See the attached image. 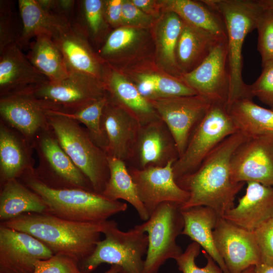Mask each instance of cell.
I'll use <instances>...</instances> for the list:
<instances>
[{"instance_id": "21", "label": "cell", "mask_w": 273, "mask_h": 273, "mask_svg": "<svg viewBox=\"0 0 273 273\" xmlns=\"http://www.w3.org/2000/svg\"><path fill=\"white\" fill-rule=\"evenodd\" d=\"M102 125L108 141V156L129 161L141 125L138 121L108 99L103 111Z\"/></svg>"}, {"instance_id": "35", "label": "cell", "mask_w": 273, "mask_h": 273, "mask_svg": "<svg viewBox=\"0 0 273 273\" xmlns=\"http://www.w3.org/2000/svg\"><path fill=\"white\" fill-rule=\"evenodd\" d=\"M182 19L172 12L166 13L159 27L158 38L160 56L170 69L180 73L176 59V50L182 27Z\"/></svg>"}, {"instance_id": "29", "label": "cell", "mask_w": 273, "mask_h": 273, "mask_svg": "<svg viewBox=\"0 0 273 273\" xmlns=\"http://www.w3.org/2000/svg\"><path fill=\"white\" fill-rule=\"evenodd\" d=\"M1 187V222L25 213L47 212V206L41 198L19 179L10 180Z\"/></svg>"}, {"instance_id": "34", "label": "cell", "mask_w": 273, "mask_h": 273, "mask_svg": "<svg viewBox=\"0 0 273 273\" xmlns=\"http://www.w3.org/2000/svg\"><path fill=\"white\" fill-rule=\"evenodd\" d=\"M108 101V97L107 96L75 111L53 112L84 124L93 142L106 152L108 141L102 128V116L103 109Z\"/></svg>"}, {"instance_id": "2", "label": "cell", "mask_w": 273, "mask_h": 273, "mask_svg": "<svg viewBox=\"0 0 273 273\" xmlns=\"http://www.w3.org/2000/svg\"><path fill=\"white\" fill-rule=\"evenodd\" d=\"M116 222H85L48 213H25L0 225L27 233L43 243L54 254L70 256L79 264L95 250L102 234Z\"/></svg>"}, {"instance_id": "33", "label": "cell", "mask_w": 273, "mask_h": 273, "mask_svg": "<svg viewBox=\"0 0 273 273\" xmlns=\"http://www.w3.org/2000/svg\"><path fill=\"white\" fill-rule=\"evenodd\" d=\"M138 79L136 87L149 101L197 95L183 79L153 73L140 74Z\"/></svg>"}, {"instance_id": "4", "label": "cell", "mask_w": 273, "mask_h": 273, "mask_svg": "<svg viewBox=\"0 0 273 273\" xmlns=\"http://www.w3.org/2000/svg\"><path fill=\"white\" fill-rule=\"evenodd\" d=\"M203 1L220 15L225 26L231 78L227 107L239 100H252L248 85L242 77V48L247 34L256 29L263 9L257 0Z\"/></svg>"}, {"instance_id": "40", "label": "cell", "mask_w": 273, "mask_h": 273, "mask_svg": "<svg viewBox=\"0 0 273 273\" xmlns=\"http://www.w3.org/2000/svg\"><path fill=\"white\" fill-rule=\"evenodd\" d=\"M262 67L259 77L248 85L249 90L253 98H257L273 110V61Z\"/></svg>"}, {"instance_id": "27", "label": "cell", "mask_w": 273, "mask_h": 273, "mask_svg": "<svg viewBox=\"0 0 273 273\" xmlns=\"http://www.w3.org/2000/svg\"><path fill=\"white\" fill-rule=\"evenodd\" d=\"M180 211L184 220L181 234L188 236L193 242L199 244L224 273H229L216 249L213 238V231L220 216L213 209L205 206L193 207Z\"/></svg>"}, {"instance_id": "12", "label": "cell", "mask_w": 273, "mask_h": 273, "mask_svg": "<svg viewBox=\"0 0 273 273\" xmlns=\"http://www.w3.org/2000/svg\"><path fill=\"white\" fill-rule=\"evenodd\" d=\"M175 161L171 160L164 166L128 168L149 216L163 203H170L180 208L189 199V193L177 184L174 178L173 165Z\"/></svg>"}, {"instance_id": "44", "label": "cell", "mask_w": 273, "mask_h": 273, "mask_svg": "<svg viewBox=\"0 0 273 273\" xmlns=\"http://www.w3.org/2000/svg\"><path fill=\"white\" fill-rule=\"evenodd\" d=\"M153 20V16L147 14L136 7L131 1L124 0L122 9V25L147 26Z\"/></svg>"}, {"instance_id": "5", "label": "cell", "mask_w": 273, "mask_h": 273, "mask_svg": "<svg viewBox=\"0 0 273 273\" xmlns=\"http://www.w3.org/2000/svg\"><path fill=\"white\" fill-rule=\"evenodd\" d=\"M49 127L60 145L90 183L102 194L109 177L108 155L92 140L80 123L51 111Z\"/></svg>"}, {"instance_id": "50", "label": "cell", "mask_w": 273, "mask_h": 273, "mask_svg": "<svg viewBox=\"0 0 273 273\" xmlns=\"http://www.w3.org/2000/svg\"><path fill=\"white\" fill-rule=\"evenodd\" d=\"M119 268L115 265H112L104 273H119Z\"/></svg>"}, {"instance_id": "37", "label": "cell", "mask_w": 273, "mask_h": 273, "mask_svg": "<svg viewBox=\"0 0 273 273\" xmlns=\"http://www.w3.org/2000/svg\"><path fill=\"white\" fill-rule=\"evenodd\" d=\"M257 49L261 58V66L273 61V11L263 10L256 24Z\"/></svg>"}, {"instance_id": "15", "label": "cell", "mask_w": 273, "mask_h": 273, "mask_svg": "<svg viewBox=\"0 0 273 273\" xmlns=\"http://www.w3.org/2000/svg\"><path fill=\"white\" fill-rule=\"evenodd\" d=\"M231 171L236 183L273 186V136L248 138L235 150Z\"/></svg>"}, {"instance_id": "17", "label": "cell", "mask_w": 273, "mask_h": 273, "mask_svg": "<svg viewBox=\"0 0 273 273\" xmlns=\"http://www.w3.org/2000/svg\"><path fill=\"white\" fill-rule=\"evenodd\" d=\"M53 255L33 236L0 225V273H33L36 261Z\"/></svg>"}, {"instance_id": "41", "label": "cell", "mask_w": 273, "mask_h": 273, "mask_svg": "<svg viewBox=\"0 0 273 273\" xmlns=\"http://www.w3.org/2000/svg\"><path fill=\"white\" fill-rule=\"evenodd\" d=\"M14 18L11 2L1 1L0 53L8 46L17 43L19 36L16 34Z\"/></svg>"}, {"instance_id": "36", "label": "cell", "mask_w": 273, "mask_h": 273, "mask_svg": "<svg viewBox=\"0 0 273 273\" xmlns=\"http://www.w3.org/2000/svg\"><path fill=\"white\" fill-rule=\"evenodd\" d=\"M200 245L195 242L187 246L185 251L175 259L179 270L183 273H224L213 258L206 252L204 255L207 259L206 265L203 267H200L196 264L195 258L200 253Z\"/></svg>"}, {"instance_id": "26", "label": "cell", "mask_w": 273, "mask_h": 273, "mask_svg": "<svg viewBox=\"0 0 273 273\" xmlns=\"http://www.w3.org/2000/svg\"><path fill=\"white\" fill-rule=\"evenodd\" d=\"M104 83L110 94L109 100L131 114L141 125L160 119L151 102L118 72L110 73Z\"/></svg>"}, {"instance_id": "24", "label": "cell", "mask_w": 273, "mask_h": 273, "mask_svg": "<svg viewBox=\"0 0 273 273\" xmlns=\"http://www.w3.org/2000/svg\"><path fill=\"white\" fill-rule=\"evenodd\" d=\"M183 22L176 50L177 65L182 75L198 66L219 42L227 38Z\"/></svg>"}, {"instance_id": "47", "label": "cell", "mask_w": 273, "mask_h": 273, "mask_svg": "<svg viewBox=\"0 0 273 273\" xmlns=\"http://www.w3.org/2000/svg\"><path fill=\"white\" fill-rule=\"evenodd\" d=\"M75 1L72 0H58L57 1V14L63 15L72 9Z\"/></svg>"}, {"instance_id": "6", "label": "cell", "mask_w": 273, "mask_h": 273, "mask_svg": "<svg viewBox=\"0 0 273 273\" xmlns=\"http://www.w3.org/2000/svg\"><path fill=\"white\" fill-rule=\"evenodd\" d=\"M88 257L79 267L83 273H90L102 263L117 266L119 273H144V260L148 246L147 234L135 226L126 232L120 230L117 222L104 233Z\"/></svg>"}, {"instance_id": "20", "label": "cell", "mask_w": 273, "mask_h": 273, "mask_svg": "<svg viewBox=\"0 0 273 273\" xmlns=\"http://www.w3.org/2000/svg\"><path fill=\"white\" fill-rule=\"evenodd\" d=\"M239 203L222 217L232 223L253 232L273 217V186L248 182Z\"/></svg>"}, {"instance_id": "38", "label": "cell", "mask_w": 273, "mask_h": 273, "mask_svg": "<svg viewBox=\"0 0 273 273\" xmlns=\"http://www.w3.org/2000/svg\"><path fill=\"white\" fill-rule=\"evenodd\" d=\"M138 30L131 27H121L107 37L100 53L103 57L111 56L132 44L139 37Z\"/></svg>"}, {"instance_id": "32", "label": "cell", "mask_w": 273, "mask_h": 273, "mask_svg": "<svg viewBox=\"0 0 273 273\" xmlns=\"http://www.w3.org/2000/svg\"><path fill=\"white\" fill-rule=\"evenodd\" d=\"M35 38L26 55L30 62L50 82H59L67 77L70 71L53 39L46 35Z\"/></svg>"}, {"instance_id": "19", "label": "cell", "mask_w": 273, "mask_h": 273, "mask_svg": "<svg viewBox=\"0 0 273 273\" xmlns=\"http://www.w3.org/2000/svg\"><path fill=\"white\" fill-rule=\"evenodd\" d=\"M0 97L32 91L49 82L30 62L16 43L0 53Z\"/></svg>"}, {"instance_id": "31", "label": "cell", "mask_w": 273, "mask_h": 273, "mask_svg": "<svg viewBox=\"0 0 273 273\" xmlns=\"http://www.w3.org/2000/svg\"><path fill=\"white\" fill-rule=\"evenodd\" d=\"M227 109L239 130L248 138L273 136V110L261 107L252 100L235 101Z\"/></svg>"}, {"instance_id": "45", "label": "cell", "mask_w": 273, "mask_h": 273, "mask_svg": "<svg viewBox=\"0 0 273 273\" xmlns=\"http://www.w3.org/2000/svg\"><path fill=\"white\" fill-rule=\"evenodd\" d=\"M123 0L104 1V15L107 21L113 26L122 25V9Z\"/></svg>"}, {"instance_id": "42", "label": "cell", "mask_w": 273, "mask_h": 273, "mask_svg": "<svg viewBox=\"0 0 273 273\" xmlns=\"http://www.w3.org/2000/svg\"><path fill=\"white\" fill-rule=\"evenodd\" d=\"M261 263L273 265V217L253 231Z\"/></svg>"}, {"instance_id": "48", "label": "cell", "mask_w": 273, "mask_h": 273, "mask_svg": "<svg viewBox=\"0 0 273 273\" xmlns=\"http://www.w3.org/2000/svg\"><path fill=\"white\" fill-rule=\"evenodd\" d=\"M255 273H273V265L260 263L255 266Z\"/></svg>"}, {"instance_id": "1", "label": "cell", "mask_w": 273, "mask_h": 273, "mask_svg": "<svg viewBox=\"0 0 273 273\" xmlns=\"http://www.w3.org/2000/svg\"><path fill=\"white\" fill-rule=\"evenodd\" d=\"M248 137L240 131L219 144L194 172L176 181L190 195L180 210L205 206L222 216L234 207L236 195L245 183L234 182L231 176V159L236 148Z\"/></svg>"}, {"instance_id": "52", "label": "cell", "mask_w": 273, "mask_h": 273, "mask_svg": "<svg viewBox=\"0 0 273 273\" xmlns=\"http://www.w3.org/2000/svg\"></svg>"}, {"instance_id": "46", "label": "cell", "mask_w": 273, "mask_h": 273, "mask_svg": "<svg viewBox=\"0 0 273 273\" xmlns=\"http://www.w3.org/2000/svg\"><path fill=\"white\" fill-rule=\"evenodd\" d=\"M131 2L145 13L151 16L157 14L160 7L158 1L152 0H131Z\"/></svg>"}, {"instance_id": "28", "label": "cell", "mask_w": 273, "mask_h": 273, "mask_svg": "<svg viewBox=\"0 0 273 273\" xmlns=\"http://www.w3.org/2000/svg\"><path fill=\"white\" fill-rule=\"evenodd\" d=\"M166 13L172 12L184 21L207 30L221 38H227L224 23L220 15L203 1H159Z\"/></svg>"}, {"instance_id": "9", "label": "cell", "mask_w": 273, "mask_h": 273, "mask_svg": "<svg viewBox=\"0 0 273 273\" xmlns=\"http://www.w3.org/2000/svg\"><path fill=\"white\" fill-rule=\"evenodd\" d=\"M32 146L38 159L34 173L45 184L54 188L94 191L89 180L65 152L50 127L37 134Z\"/></svg>"}, {"instance_id": "39", "label": "cell", "mask_w": 273, "mask_h": 273, "mask_svg": "<svg viewBox=\"0 0 273 273\" xmlns=\"http://www.w3.org/2000/svg\"><path fill=\"white\" fill-rule=\"evenodd\" d=\"M34 266L33 273H83L77 260L62 254H54L46 260H37Z\"/></svg>"}, {"instance_id": "49", "label": "cell", "mask_w": 273, "mask_h": 273, "mask_svg": "<svg viewBox=\"0 0 273 273\" xmlns=\"http://www.w3.org/2000/svg\"><path fill=\"white\" fill-rule=\"evenodd\" d=\"M259 5L263 10L273 11V0H257Z\"/></svg>"}, {"instance_id": "23", "label": "cell", "mask_w": 273, "mask_h": 273, "mask_svg": "<svg viewBox=\"0 0 273 273\" xmlns=\"http://www.w3.org/2000/svg\"><path fill=\"white\" fill-rule=\"evenodd\" d=\"M18 5L22 29L17 43L20 48L33 37L46 35L53 39L72 26L65 15L44 10L36 0H19Z\"/></svg>"}, {"instance_id": "22", "label": "cell", "mask_w": 273, "mask_h": 273, "mask_svg": "<svg viewBox=\"0 0 273 273\" xmlns=\"http://www.w3.org/2000/svg\"><path fill=\"white\" fill-rule=\"evenodd\" d=\"M33 149L21 133L1 119V186L34 170Z\"/></svg>"}, {"instance_id": "7", "label": "cell", "mask_w": 273, "mask_h": 273, "mask_svg": "<svg viewBox=\"0 0 273 273\" xmlns=\"http://www.w3.org/2000/svg\"><path fill=\"white\" fill-rule=\"evenodd\" d=\"M238 131L226 105L212 103L173 165L175 180L194 172L219 144Z\"/></svg>"}, {"instance_id": "16", "label": "cell", "mask_w": 273, "mask_h": 273, "mask_svg": "<svg viewBox=\"0 0 273 273\" xmlns=\"http://www.w3.org/2000/svg\"><path fill=\"white\" fill-rule=\"evenodd\" d=\"M214 245L229 273H241L261 263L253 232L220 216L213 231Z\"/></svg>"}, {"instance_id": "3", "label": "cell", "mask_w": 273, "mask_h": 273, "mask_svg": "<svg viewBox=\"0 0 273 273\" xmlns=\"http://www.w3.org/2000/svg\"><path fill=\"white\" fill-rule=\"evenodd\" d=\"M19 179L41 198L47 206V213L62 218L102 222L127 208L126 203L110 200L94 191L49 187L36 176L34 170Z\"/></svg>"}, {"instance_id": "25", "label": "cell", "mask_w": 273, "mask_h": 273, "mask_svg": "<svg viewBox=\"0 0 273 273\" xmlns=\"http://www.w3.org/2000/svg\"><path fill=\"white\" fill-rule=\"evenodd\" d=\"M80 30L79 26H71L53 40L61 51L70 71L85 74L102 81L99 62Z\"/></svg>"}, {"instance_id": "11", "label": "cell", "mask_w": 273, "mask_h": 273, "mask_svg": "<svg viewBox=\"0 0 273 273\" xmlns=\"http://www.w3.org/2000/svg\"><path fill=\"white\" fill-rule=\"evenodd\" d=\"M149 101L171 132L179 157L185 151L192 133L212 103L199 95Z\"/></svg>"}, {"instance_id": "43", "label": "cell", "mask_w": 273, "mask_h": 273, "mask_svg": "<svg viewBox=\"0 0 273 273\" xmlns=\"http://www.w3.org/2000/svg\"><path fill=\"white\" fill-rule=\"evenodd\" d=\"M85 21L90 31L94 35L98 34L102 28L104 15V1L85 0L82 1Z\"/></svg>"}, {"instance_id": "13", "label": "cell", "mask_w": 273, "mask_h": 273, "mask_svg": "<svg viewBox=\"0 0 273 273\" xmlns=\"http://www.w3.org/2000/svg\"><path fill=\"white\" fill-rule=\"evenodd\" d=\"M181 79L197 95L212 103L226 105L230 89L227 38L219 42L209 56Z\"/></svg>"}, {"instance_id": "14", "label": "cell", "mask_w": 273, "mask_h": 273, "mask_svg": "<svg viewBox=\"0 0 273 273\" xmlns=\"http://www.w3.org/2000/svg\"><path fill=\"white\" fill-rule=\"evenodd\" d=\"M104 82L75 72L57 82L49 81L32 90L37 98L59 106L62 111L73 112L107 96Z\"/></svg>"}, {"instance_id": "18", "label": "cell", "mask_w": 273, "mask_h": 273, "mask_svg": "<svg viewBox=\"0 0 273 273\" xmlns=\"http://www.w3.org/2000/svg\"><path fill=\"white\" fill-rule=\"evenodd\" d=\"M179 157L174 139L165 124L157 119L140 125L130 158L134 166L144 169L164 166Z\"/></svg>"}, {"instance_id": "30", "label": "cell", "mask_w": 273, "mask_h": 273, "mask_svg": "<svg viewBox=\"0 0 273 273\" xmlns=\"http://www.w3.org/2000/svg\"><path fill=\"white\" fill-rule=\"evenodd\" d=\"M108 161L109 177L101 194L112 201H126L134 208L141 219L148 220L150 216L140 199L125 162L110 156H108Z\"/></svg>"}, {"instance_id": "10", "label": "cell", "mask_w": 273, "mask_h": 273, "mask_svg": "<svg viewBox=\"0 0 273 273\" xmlns=\"http://www.w3.org/2000/svg\"><path fill=\"white\" fill-rule=\"evenodd\" d=\"M0 97L1 119L21 133L32 146L37 134L49 127L50 112L61 111L59 106L37 98L32 91Z\"/></svg>"}, {"instance_id": "51", "label": "cell", "mask_w": 273, "mask_h": 273, "mask_svg": "<svg viewBox=\"0 0 273 273\" xmlns=\"http://www.w3.org/2000/svg\"><path fill=\"white\" fill-rule=\"evenodd\" d=\"M241 273H255V266H251Z\"/></svg>"}, {"instance_id": "8", "label": "cell", "mask_w": 273, "mask_h": 273, "mask_svg": "<svg viewBox=\"0 0 273 273\" xmlns=\"http://www.w3.org/2000/svg\"><path fill=\"white\" fill-rule=\"evenodd\" d=\"M135 226L146 233L148 237L144 273H157L167 260H175L183 252L176 239L182 233L184 220L176 205L160 204L148 220Z\"/></svg>"}]
</instances>
